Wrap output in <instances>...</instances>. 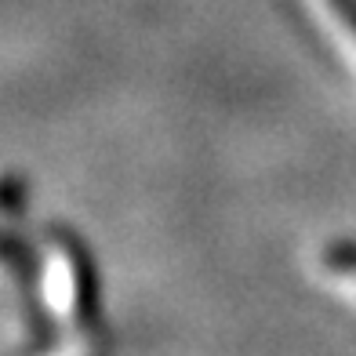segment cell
<instances>
[{
    "label": "cell",
    "instance_id": "obj_1",
    "mask_svg": "<svg viewBox=\"0 0 356 356\" xmlns=\"http://www.w3.org/2000/svg\"><path fill=\"white\" fill-rule=\"evenodd\" d=\"M47 236L55 240L66 254V262L73 269V287H76V320L84 334H99L102 316H99V284H95V266L88 248L80 244V236L70 233L66 225H47Z\"/></svg>",
    "mask_w": 356,
    "mask_h": 356
},
{
    "label": "cell",
    "instance_id": "obj_3",
    "mask_svg": "<svg viewBox=\"0 0 356 356\" xmlns=\"http://www.w3.org/2000/svg\"><path fill=\"white\" fill-rule=\"evenodd\" d=\"M323 262L334 273H356V240H346V244H334L323 251Z\"/></svg>",
    "mask_w": 356,
    "mask_h": 356
},
{
    "label": "cell",
    "instance_id": "obj_4",
    "mask_svg": "<svg viewBox=\"0 0 356 356\" xmlns=\"http://www.w3.org/2000/svg\"><path fill=\"white\" fill-rule=\"evenodd\" d=\"M331 4H338V11H342V19L356 29V0H331Z\"/></svg>",
    "mask_w": 356,
    "mask_h": 356
},
{
    "label": "cell",
    "instance_id": "obj_2",
    "mask_svg": "<svg viewBox=\"0 0 356 356\" xmlns=\"http://www.w3.org/2000/svg\"><path fill=\"white\" fill-rule=\"evenodd\" d=\"M4 262H8V269H11L15 284H19V295H22V302H26L29 323H33V331L44 334V346H47V342H51V331H47V316H44L40 302H37V269H33V254H29V251L19 244V236H15V233L4 236Z\"/></svg>",
    "mask_w": 356,
    "mask_h": 356
}]
</instances>
